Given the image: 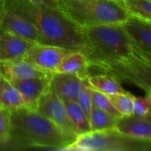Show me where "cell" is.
<instances>
[{
    "label": "cell",
    "instance_id": "6da1fadb",
    "mask_svg": "<svg viewBox=\"0 0 151 151\" xmlns=\"http://www.w3.org/2000/svg\"><path fill=\"white\" fill-rule=\"evenodd\" d=\"M89 66L151 93V61L135 48L121 25L81 28Z\"/></svg>",
    "mask_w": 151,
    "mask_h": 151
},
{
    "label": "cell",
    "instance_id": "7a4b0ae2",
    "mask_svg": "<svg viewBox=\"0 0 151 151\" xmlns=\"http://www.w3.org/2000/svg\"><path fill=\"white\" fill-rule=\"evenodd\" d=\"M5 5L34 25L43 44L69 50H82L83 39L81 28L58 8L27 0H6Z\"/></svg>",
    "mask_w": 151,
    "mask_h": 151
},
{
    "label": "cell",
    "instance_id": "3957f363",
    "mask_svg": "<svg viewBox=\"0 0 151 151\" xmlns=\"http://www.w3.org/2000/svg\"><path fill=\"white\" fill-rule=\"evenodd\" d=\"M11 125L10 137L24 150L42 148L61 150L76 138L35 110L25 106L11 111Z\"/></svg>",
    "mask_w": 151,
    "mask_h": 151
},
{
    "label": "cell",
    "instance_id": "277c9868",
    "mask_svg": "<svg viewBox=\"0 0 151 151\" xmlns=\"http://www.w3.org/2000/svg\"><path fill=\"white\" fill-rule=\"evenodd\" d=\"M58 9L80 28L121 25L129 17L120 0H57Z\"/></svg>",
    "mask_w": 151,
    "mask_h": 151
},
{
    "label": "cell",
    "instance_id": "5b68a950",
    "mask_svg": "<svg viewBox=\"0 0 151 151\" xmlns=\"http://www.w3.org/2000/svg\"><path fill=\"white\" fill-rule=\"evenodd\" d=\"M151 142L128 137L116 128L89 131L76 136L63 151H149Z\"/></svg>",
    "mask_w": 151,
    "mask_h": 151
},
{
    "label": "cell",
    "instance_id": "8992f818",
    "mask_svg": "<svg viewBox=\"0 0 151 151\" xmlns=\"http://www.w3.org/2000/svg\"><path fill=\"white\" fill-rule=\"evenodd\" d=\"M72 50H73L54 45L34 43L27 50L22 58L45 73H53L56 72L57 67L64 57Z\"/></svg>",
    "mask_w": 151,
    "mask_h": 151
},
{
    "label": "cell",
    "instance_id": "52a82bcc",
    "mask_svg": "<svg viewBox=\"0 0 151 151\" xmlns=\"http://www.w3.org/2000/svg\"><path fill=\"white\" fill-rule=\"evenodd\" d=\"M35 111L50 119L70 135L77 136L69 119L65 102L52 90L48 88L42 95Z\"/></svg>",
    "mask_w": 151,
    "mask_h": 151
},
{
    "label": "cell",
    "instance_id": "ba28073f",
    "mask_svg": "<svg viewBox=\"0 0 151 151\" xmlns=\"http://www.w3.org/2000/svg\"><path fill=\"white\" fill-rule=\"evenodd\" d=\"M122 27L139 52L151 61V21L129 16Z\"/></svg>",
    "mask_w": 151,
    "mask_h": 151
},
{
    "label": "cell",
    "instance_id": "9c48e42d",
    "mask_svg": "<svg viewBox=\"0 0 151 151\" xmlns=\"http://www.w3.org/2000/svg\"><path fill=\"white\" fill-rule=\"evenodd\" d=\"M0 27L31 43H42L34 25L25 17L7 7Z\"/></svg>",
    "mask_w": 151,
    "mask_h": 151
},
{
    "label": "cell",
    "instance_id": "30bf717a",
    "mask_svg": "<svg viewBox=\"0 0 151 151\" xmlns=\"http://www.w3.org/2000/svg\"><path fill=\"white\" fill-rule=\"evenodd\" d=\"M51 74L10 82L20 93L24 102V106L31 110H36L40 97L49 88Z\"/></svg>",
    "mask_w": 151,
    "mask_h": 151
},
{
    "label": "cell",
    "instance_id": "8fae6325",
    "mask_svg": "<svg viewBox=\"0 0 151 151\" xmlns=\"http://www.w3.org/2000/svg\"><path fill=\"white\" fill-rule=\"evenodd\" d=\"M115 128L128 137L151 142V116L142 118L134 113L120 116L117 119Z\"/></svg>",
    "mask_w": 151,
    "mask_h": 151
},
{
    "label": "cell",
    "instance_id": "7c38bea8",
    "mask_svg": "<svg viewBox=\"0 0 151 151\" xmlns=\"http://www.w3.org/2000/svg\"><path fill=\"white\" fill-rule=\"evenodd\" d=\"M81 84L82 80L75 74L53 73L48 88L57 94L64 102L76 101Z\"/></svg>",
    "mask_w": 151,
    "mask_h": 151
},
{
    "label": "cell",
    "instance_id": "4fadbf2b",
    "mask_svg": "<svg viewBox=\"0 0 151 151\" xmlns=\"http://www.w3.org/2000/svg\"><path fill=\"white\" fill-rule=\"evenodd\" d=\"M51 73H45L24 58L0 61V75L9 81H20L36 77H42Z\"/></svg>",
    "mask_w": 151,
    "mask_h": 151
},
{
    "label": "cell",
    "instance_id": "5bb4252c",
    "mask_svg": "<svg viewBox=\"0 0 151 151\" xmlns=\"http://www.w3.org/2000/svg\"><path fill=\"white\" fill-rule=\"evenodd\" d=\"M90 66L86 55L80 50L67 53L59 63L55 73L75 74L81 80H86L90 74Z\"/></svg>",
    "mask_w": 151,
    "mask_h": 151
},
{
    "label": "cell",
    "instance_id": "9a60e30c",
    "mask_svg": "<svg viewBox=\"0 0 151 151\" xmlns=\"http://www.w3.org/2000/svg\"><path fill=\"white\" fill-rule=\"evenodd\" d=\"M32 44L34 43L4 30L0 37V61L22 58Z\"/></svg>",
    "mask_w": 151,
    "mask_h": 151
},
{
    "label": "cell",
    "instance_id": "2e32d148",
    "mask_svg": "<svg viewBox=\"0 0 151 151\" xmlns=\"http://www.w3.org/2000/svg\"><path fill=\"white\" fill-rule=\"evenodd\" d=\"M87 81L93 89L108 96L126 91L120 85L119 81L108 73L89 75Z\"/></svg>",
    "mask_w": 151,
    "mask_h": 151
},
{
    "label": "cell",
    "instance_id": "e0dca14e",
    "mask_svg": "<svg viewBox=\"0 0 151 151\" xmlns=\"http://www.w3.org/2000/svg\"><path fill=\"white\" fill-rule=\"evenodd\" d=\"M71 124L77 135L91 131L89 119L76 101L65 102Z\"/></svg>",
    "mask_w": 151,
    "mask_h": 151
},
{
    "label": "cell",
    "instance_id": "ac0fdd59",
    "mask_svg": "<svg viewBox=\"0 0 151 151\" xmlns=\"http://www.w3.org/2000/svg\"><path fill=\"white\" fill-rule=\"evenodd\" d=\"M1 76V75H0ZM1 105L9 111L24 106V102L19 90L6 79L1 76Z\"/></svg>",
    "mask_w": 151,
    "mask_h": 151
},
{
    "label": "cell",
    "instance_id": "d6986e66",
    "mask_svg": "<svg viewBox=\"0 0 151 151\" xmlns=\"http://www.w3.org/2000/svg\"><path fill=\"white\" fill-rule=\"evenodd\" d=\"M117 119L118 117L93 105L89 116L91 131H100L115 128Z\"/></svg>",
    "mask_w": 151,
    "mask_h": 151
},
{
    "label": "cell",
    "instance_id": "ffe728a7",
    "mask_svg": "<svg viewBox=\"0 0 151 151\" xmlns=\"http://www.w3.org/2000/svg\"><path fill=\"white\" fill-rule=\"evenodd\" d=\"M129 16L151 21V0H120Z\"/></svg>",
    "mask_w": 151,
    "mask_h": 151
},
{
    "label": "cell",
    "instance_id": "44dd1931",
    "mask_svg": "<svg viewBox=\"0 0 151 151\" xmlns=\"http://www.w3.org/2000/svg\"><path fill=\"white\" fill-rule=\"evenodd\" d=\"M109 97L112 105L121 116H128L134 113V95L131 93L125 91Z\"/></svg>",
    "mask_w": 151,
    "mask_h": 151
},
{
    "label": "cell",
    "instance_id": "7402d4cb",
    "mask_svg": "<svg viewBox=\"0 0 151 151\" xmlns=\"http://www.w3.org/2000/svg\"><path fill=\"white\" fill-rule=\"evenodd\" d=\"M76 102L80 105V107L82 109V111L85 112L87 117L89 119V116L93 108V99L91 96V91H90V86L86 80H82V84L81 90L79 92L78 97Z\"/></svg>",
    "mask_w": 151,
    "mask_h": 151
},
{
    "label": "cell",
    "instance_id": "603a6c76",
    "mask_svg": "<svg viewBox=\"0 0 151 151\" xmlns=\"http://www.w3.org/2000/svg\"><path fill=\"white\" fill-rule=\"evenodd\" d=\"M90 91H91V96H92V99H93V104L94 106L104 111H107L118 118H119L121 115L117 111V110L114 108V106L112 105L111 100H110V97L103 93H100L95 89H93L91 87H90Z\"/></svg>",
    "mask_w": 151,
    "mask_h": 151
},
{
    "label": "cell",
    "instance_id": "cb8c5ba5",
    "mask_svg": "<svg viewBox=\"0 0 151 151\" xmlns=\"http://www.w3.org/2000/svg\"><path fill=\"white\" fill-rule=\"evenodd\" d=\"M151 108V93H146L144 96H134V114L146 118L150 117Z\"/></svg>",
    "mask_w": 151,
    "mask_h": 151
},
{
    "label": "cell",
    "instance_id": "d4e9b609",
    "mask_svg": "<svg viewBox=\"0 0 151 151\" xmlns=\"http://www.w3.org/2000/svg\"><path fill=\"white\" fill-rule=\"evenodd\" d=\"M11 128V111L0 106V138L9 139Z\"/></svg>",
    "mask_w": 151,
    "mask_h": 151
},
{
    "label": "cell",
    "instance_id": "484cf974",
    "mask_svg": "<svg viewBox=\"0 0 151 151\" xmlns=\"http://www.w3.org/2000/svg\"><path fill=\"white\" fill-rule=\"evenodd\" d=\"M24 148L14 139H1L0 138V150H22Z\"/></svg>",
    "mask_w": 151,
    "mask_h": 151
},
{
    "label": "cell",
    "instance_id": "4316f807",
    "mask_svg": "<svg viewBox=\"0 0 151 151\" xmlns=\"http://www.w3.org/2000/svg\"><path fill=\"white\" fill-rule=\"evenodd\" d=\"M32 3L35 4H44L52 8H58V2L57 0H27Z\"/></svg>",
    "mask_w": 151,
    "mask_h": 151
},
{
    "label": "cell",
    "instance_id": "83f0119b",
    "mask_svg": "<svg viewBox=\"0 0 151 151\" xmlns=\"http://www.w3.org/2000/svg\"><path fill=\"white\" fill-rule=\"evenodd\" d=\"M6 11V5H5V1L0 0V24L2 22V19L4 18V12Z\"/></svg>",
    "mask_w": 151,
    "mask_h": 151
},
{
    "label": "cell",
    "instance_id": "f1b7e54d",
    "mask_svg": "<svg viewBox=\"0 0 151 151\" xmlns=\"http://www.w3.org/2000/svg\"><path fill=\"white\" fill-rule=\"evenodd\" d=\"M0 106L1 105V76H0Z\"/></svg>",
    "mask_w": 151,
    "mask_h": 151
},
{
    "label": "cell",
    "instance_id": "f546056e",
    "mask_svg": "<svg viewBox=\"0 0 151 151\" xmlns=\"http://www.w3.org/2000/svg\"><path fill=\"white\" fill-rule=\"evenodd\" d=\"M4 29H3L1 27H0V37H1V35H2V34L4 33Z\"/></svg>",
    "mask_w": 151,
    "mask_h": 151
},
{
    "label": "cell",
    "instance_id": "4dcf8cb0",
    "mask_svg": "<svg viewBox=\"0 0 151 151\" xmlns=\"http://www.w3.org/2000/svg\"><path fill=\"white\" fill-rule=\"evenodd\" d=\"M4 1H6V0H4Z\"/></svg>",
    "mask_w": 151,
    "mask_h": 151
}]
</instances>
